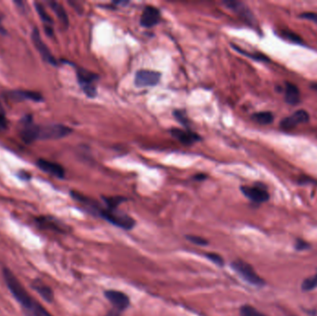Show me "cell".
Wrapping results in <instances>:
<instances>
[{"mask_svg": "<svg viewBox=\"0 0 317 316\" xmlns=\"http://www.w3.org/2000/svg\"><path fill=\"white\" fill-rule=\"evenodd\" d=\"M3 275L9 289L13 293L14 298L24 307V310L27 315L52 316L41 304L26 291L25 286L21 284L17 277L9 269H4Z\"/></svg>", "mask_w": 317, "mask_h": 316, "instance_id": "obj_1", "label": "cell"}, {"mask_svg": "<svg viewBox=\"0 0 317 316\" xmlns=\"http://www.w3.org/2000/svg\"><path fill=\"white\" fill-rule=\"evenodd\" d=\"M98 213L100 217L108 221L111 225H115L117 227H120L124 230H130L135 225V222L132 217H130L125 213L117 212L116 209H102L98 206L95 212V213Z\"/></svg>", "mask_w": 317, "mask_h": 316, "instance_id": "obj_2", "label": "cell"}, {"mask_svg": "<svg viewBox=\"0 0 317 316\" xmlns=\"http://www.w3.org/2000/svg\"><path fill=\"white\" fill-rule=\"evenodd\" d=\"M231 267L238 273L243 279L250 285L255 286H262L265 282L262 277L257 274L255 270L248 262L242 260H237L231 263Z\"/></svg>", "mask_w": 317, "mask_h": 316, "instance_id": "obj_3", "label": "cell"}, {"mask_svg": "<svg viewBox=\"0 0 317 316\" xmlns=\"http://www.w3.org/2000/svg\"><path fill=\"white\" fill-rule=\"evenodd\" d=\"M73 132L70 127L63 124H48L39 126L38 140H57L68 136Z\"/></svg>", "mask_w": 317, "mask_h": 316, "instance_id": "obj_4", "label": "cell"}, {"mask_svg": "<svg viewBox=\"0 0 317 316\" xmlns=\"http://www.w3.org/2000/svg\"><path fill=\"white\" fill-rule=\"evenodd\" d=\"M77 80L81 88L87 97L93 98L97 96L96 84L98 82V75L79 68L77 69Z\"/></svg>", "mask_w": 317, "mask_h": 316, "instance_id": "obj_5", "label": "cell"}, {"mask_svg": "<svg viewBox=\"0 0 317 316\" xmlns=\"http://www.w3.org/2000/svg\"><path fill=\"white\" fill-rule=\"evenodd\" d=\"M162 74L151 70H139L134 75V85L137 87L155 86L160 83Z\"/></svg>", "mask_w": 317, "mask_h": 316, "instance_id": "obj_6", "label": "cell"}, {"mask_svg": "<svg viewBox=\"0 0 317 316\" xmlns=\"http://www.w3.org/2000/svg\"><path fill=\"white\" fill-rule=\"evenodd\" d=\"M31 37H32V41L34 43L36 49H37V51L39 52V54L41 55L44 61L51 64V65H55L56 66L58 64L57 60H56L55 57L52 55V53L49 50L48 46L43 42L41 36H40V33L37 28H34Z\"/></svg>", "mask_w": 317, "mask_h": 316, "instance_id": "obj_7", "label": "cell"}, {"mask_svg": "<svg viewBox=\"0 0 317 316\" xmlns=\"http://www.w3.org/2000/svg\"><path fill=\"white\" fill-rule=\"evenodd\" d=\"M309 120H310V116L306 110H297L296 112L293 113L292 115L286 117L284 120H282V122H280V127L283 130L289 131L297 127L299 124L309 122Z\"/></svg>", "mask_w": 317, "mask_h": 316, "instance_id": "obj_8", "label": "cell"}, {"mask_svg": "<svg viewBox=\"0 0 317 316\" xmlns=\"http://www.w3.org/2000/svg\"><path fill=\"white\" fill-rule=\"evenodd\" d=\"M105 297L108 298V300L114 309L119 310L120 312L122 310H126L130 305V298L128 296L122 291L118 290H107L104 293Z\"/></svg>", "mask_w": 317, "mask_h": 316, "instance_id": "obj_9", "label": "cell"}, {"mask_svg": "<svg viewBox=\"0 0 317 316\" xmlns=\"http://www.w3.org/2000/svg\"><path fill=\"white\" fill-rule=\"evenodd\" d=\"M39 126L34 124L30 116H27L23 120V128L21 130V137L26 144H31L38 140Z\"/></svg>", "mask_w": 317, "mask_h": 316, "instance_id": "obj_10", "label": "cell"}, {"mask_svg": "<svg viewBox=\"0 0 317 316\" xmlns=\"http://www.w3.org/2000/svg\"><path fill=\"white\" fill-rule=\"evenodd\" d=\"M241 192L243 193L246 198H248L253 202L256 203H262L269 200L268 192L265 189H262L260 187H249L244 186L240 188Z\"/></svg>", "mask_w": 317, "mask_h": 316, "instance_id": "obj_11", "label": "cell"}, {"mask_svg": "<svg viewBox=\"0 0 317 316\" xmlns=\"http://www.w3.org/2000/svg\"><path fill=\"white\" fill-rule=\"evenodd\" d=\"M161 19V13L157 8L146 6L140 17V25L145 28H151L157 25Z\"/></svg>", "mask_w": 317, "mask_h": 316, "instance_id": "obj_12", "label": "cell"}, {"mask_svg": "<svg viewBox=\"0 0 317 316\" xmlns=\"http://www.w3.org/2000/svg\"><path fill=\"white\" fill-rule=\"evenodd\" d=\"M224 4L228 9H230L233 12L238 14V16H240L241 18L245 20L248 24L251 25L255 22L253 14L250 12V9L245 5L244 3L238 2V1H225Z\"/></svg>", "mask_w": 317, "mask_h": 316, "instance_id": "obj_13", "label": "cell"}, {"mask_svg": "<svg viewBox=\"0 0 317 316\" xmlns=\"http://www.w3.org/2000/svg\"><path fill=\"white\" fill-rule=\"evenodd\" d=\"M37 225L39 227L45 230L64 233L66 232V225H63L59 220L51 216H40L36 219Z\"/></svg>", "mask_w": 317, "mask_h": 316, "instance_id": "obj_14", "label": "cell"}, {"mask_svg": "<svg viewBox=\"0 0 317 316\" xmlns=\"http://www.w3.org/2000/svg\"><path fill=\"white\" fill-rule=\"evenodd\" d=\"M37 165L45 173H48L53 177H58L60 179H62L65 177V170L59 164L49 162L45 159H39L37 161Z\"/></svg>", "mask_w": 317, "mask_h": 316, "instance_id": "obj_15", "label": "cell"}, {"mask_svg": "<svg viewBox=\"0 0 317 316\" xmlns=\"http://www.w3.org/2000/svg\"><path fill=\"white\" fill-rule=\"evenodd\" d=\"M171 134L178 140L180 143H182L184 145H192L196 142L200 141L201 137L198 134L191 132L190 130H183V129H178V128H174L171 130Z\"/></svg>", "mask_w": 317, "mask_h": 316, "instance_id": "obj_16", "label": "cell"}, {"mask_svg": "<svg viewBox=\"0 0 317 316\" xmlns=\"http://www.w3.org/2000/svg\"><path fill=\"white\" fill-rule=\"evenodd\" d=\"M10 97L16 100H32V101H42L43 97L38 92L26 91V90H16L10 93Z\"/></svg>", "mask_w": 317, "mask_h": 316, "instance_id": "obj_17", "label": "cell"}, {"mask_svg": "<svg viewBox=\"0 0 317 316\" xmlns=\"http://www.w3.org/2000/svg\"><path fill=\"white\" fill-rule=\"evenodd\" d=\"M33 288L38 292V294L42 297V298L48 301V302H52L54 299V293L52 291V289L49 287L48 285H46L42 281L40 280H35L33 282Z\"/></svg>", "mask_w": 317, "mask_h": 316, "instance_id": "obj_18", "label": "cell"}, {"mask_svg": "<svg viewBox=\"0 0 317 316\" xmlns=\"http://www.w3.org/2000/svg\"><path fill=\"white\" fill-rule=\"evenodd\" d=\"M300 95L299 89L291 83H286L285 85V100L289 105H296L299 102Z\"/></svg>", "mask_w": 317, "mask_h": 316, "instance_id": "obj_19", "label": "cell"}, {"mask_svg": "<svg viewBox=\"0 0 317 316\" xmlns=\"http://www.w3.org/2000/svg\"><path fill=\"white\" fill-rule=\"evenodd\" d=\"M35 6H36V10H37V13L39 14V17L42 20V22L45 25V29L46 32L49 36H52L53 35V29H52V19L49 16V13H47L46 9L44 8L43 5H41L40 3H35Z\"/></svg>", "mask_w": 317, "mask_h": 316, "instance_id": "obj_20", "label": "cell"}, {"mask_svg": "<svg viewBox=\"0 0 317 316\" xmlns=\"http://www.w3.org/2000/svg\"><path fill=\"white\" fill-rule=\"evenodd\" d=\"M49 4L50 8L53 10V12L55 13L58 19L60 20L62 26H64V28H67L69 26V18L64 8L59 2H56V1H50Z\"/></svg>", "mask_w": 317, "mask_h": 316, "instance_id": "obj_21", "label": "cell"}, {"mask_svg": "<svg viewBox=\"0 0 317 316\" xmlns=\"http://www.w3.org/2000/svg\"><path fill=\"white\" fill-rule=\"evenodd\" d=\"M252 120L255 122L262 124V125H267L272 123L274 121V115L270 111H262V112H257L251 116Z\"/></svg>", "mask_w": 317, "mask_h": 316, "instance_id": "obj_22", "label": "cell"}, {"mask_svg": "<svg viewBox=\"0 0 317 316\" xmlns=\"http://www.w3.org/2000/svg\"><path fill=\"white\" fill-rule=\"evenodd\" d=\"M240 316H266L250 305H244L240 308Z\"/></svg>", "mask_w": 317, "mask_h": 316, "instance_id": "obj_23", "label": "cell"}, {"mask_svg": "<svg viewBox=\"0 0 317 316\" xmlns=\"http://www.w3.org/2000/svg\"><path fill=\"white\" fill-rule=\"evenodd\" d=\"M302 289L304 291H309V290H312L314 289L315 287H317V272L316 274L314 275H312L311 277H309L307 279L304 280V282L302 283Z\"/></svg>", "mask_w": 317, "mask_h": 316, "instance_id": "obj_24", "label": "cell"}, {"mask_svg": "<svg viewBox=\"0 0 317 316\" xmlns=\"http://www.w3.org/2000/svg\"><path fill=\"white\" fill-rule=\"evenodd\" d=\"M234 49H236V50H238L239 53L247 56V57H249V58H251V59H253V60H255V61H263V62H268L269 61L268 58H267L266 56L263 55V54H261V53L250 54V53H247L244 50H242V49H240L239 48H237V47H234Z\"/></svg>", "mask_w": 317, "mask_h": 316, "instance_id": "obj_25", "label": "cell"}, {"mask_svg": "<svg viewBox=\"0 0 317 316\" xmlns=\"http://www.w3.org/2000/svg\"><path fill=\"white\" fill-rule=\"evenodd\" d=\"M282 36H283V37L287 38V40H289V41H291L293 43H296V44H302L303 43L302 39L298 35L294 34L292 32H289V31L283 32Z\"/></svg>", "mask_w": 317, "mask_h": 316, "instance_id": "obj_26", "label": "cell"}, {"mask_svg": "<svg viewBox=\"0 0 317 316\" xmlns=\"http://www.w3.org/2000/svg\"><path fill=\"white\" fill-rule=\"evenodd\" d=\"M174 115L177 118V121L180 122L181 124H183L186 127H189V126H188V124H189V119H188L187 115L185 114V112H183L182 110H176V111L174 112Z\"/></svg>", "mask_w": 317, "mask_h": 316, "instance_id": "obj_27", "label": "cell"}, {"mask_svg": "<svg viewBox=\"0 0 317 316\" xmlns=\"http://www.w3.org/2000/svg\"><path fill=\"white\" fill-rule=\"evenodd\" d=\"M206 258L219 266H223L225 263L224 259L219 254H216V253H206Z\"/></svg>", "mask_w": 317, "mask_h": 316, "instance_id": "obj_28", "label": "cell"}, {"mask_svg": "<svg viewBox=\"0 0 317 316\" xmlns=\"http://www.w3.org/2000/svg\"><path fill=\"white\" fill-rule=\"evenodd\" d=\"M187 238L189 239L190 242L196 244V245H200V246H205L207 245L208 241L206 239H204L203 237H198V236H188Z\"/></svg>", "mask_w": 317, "mask_h": 316, "instance_id": "obj_29", "label": "cell"}, {"mask_svg": "<svg viewBox=\"0 0 317 316\" xmlns=\"http://www.w3.org/2000/svg\"><path fill=\"white\" fill-rule=\"evenodd\" d=\"M8 126V120H7L5 110L0 105V129H6Z\"/></svg>", "mask_w": 317, "mask_h": 316, "instance_id": "obj_30", "label": "cell"}, {"mask_svg": "<svg viewBox=\"0 0 317 316\" xmlns=\"http://www.w3.org/2000/svg\"><path fill=\"white\" fill-rule=\"evenodd\" d=\"M299 18L306 19V20H309V21H312V22H314V23H317V13H301V14L299 15Z\"/></svg>", "mask_w": 317, "mask_h": 316, "instance_id": "obj_31", "label": "cell"}, {"mask_svg": "<svg viewBox=\"0 0 317 316\" xmlns=\"http://www.w3.org/2000/svg\"><path fill=\"white\" fill-rule=\"evenodd\" d=\"M30 177V174L26 173L25 171H22V172H20V174H19V177H20L21 179H24V180H29Z\"/></svg>", "mask_w": 317, "mask_h": 316, "instance_id": "obj_32", "label": "cell"}, {"mask_svg": "<svg viewBox=\"0 0 317 316\" xmlns=\"http://www.w3.org/2000/svg\"><path fill=\"white\" fill-rule=\"evenodd\" d=\"M105 316H120V311L114 309V310H110Z\"/></svg>", "mask_w": 317, "mask_h": 316, "instance_id": "obj_33", "label": "cell"}, {"mask_svg": "<svg viewBox=\"0 0 317 316\" xmlns=\"http://www.w3.org/2000/svg\"><path fill=\"white\" fill-rule=\"evenodd\" d=\"M306 246H308L307 244L305 243L304 241H298L297 244V249H304L306 248Z\"/></svg>", "mask_w": 317, "mask_h": 316, "instance_id": "obj_34", "label": "cell"}, {"mask_svg": "<svg viewBox=\"0 0 317 316\" xmlns=\"http://www.w3.org/2000/svg\"><path fill=\"white\" fill-rule=\"evenodd\" d=\"M196 180H204V179H206V176L205 175H203V174H201V175H197L195 177Z\"/></svg>", "mask_w": 317, "mask_h": 316, "instance_id": "obj_35", "label": "cell"}, {"mask_svg": "<svg viewBox=\"0 0 317 316\" xmlns=\"http://www.w3.org/2000/svg\"><path fill=\"white\" fill-rule=\"evenodd\" d=\"M0 34H2V35H6L7 34V31L5 30L4 26L1 24V22H0Z\"/></svg>", "mask_w": 317, "mask_h": 316, "instance_id": "obj_36", "label": "cell"}]
</instances>
